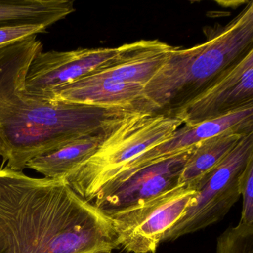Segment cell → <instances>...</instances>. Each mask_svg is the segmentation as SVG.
Returning a JSON list of instances; mask_svg holds the SVG:
<instances>
[{
	"mask_svg": "<svg viewBox=\"0 0 253 253\" xmlns=\"http://www.w3.org/2000/svg\"><path fill=\"white\" fill-rule=\"evenodd\" d=\"M205 42L174 47L143 86L140 109L173 115L207 89L231 65L253 49V2L225 26L207 29Z\"/></svg>",
	"mask_w": 253,
	"mask_h": 253,
	"instance_id": "3",
	"label": "cell"
},
{
	"mask_svg": "<svg viewBox=\"0 0 253 253\" xmlns=\"http://www.w3.org/2000/svg\"><path fill=\"white\" fill-rule=\"evenodd\" d=\"M143 85L93 73L54 91L51 100L118 110H140Z\"/></svg>",
	"mask_w": 253,
	"mask_h": 253,
	"instance_id": "11",
	"label": "cell"
},
{
	"mask_svg": "<svg viewBox=\"0 0 253 253\" xmlns=\"http://www.w3.org/2000/svg\"><path fill=\"white\" fill-rule=\"evenodd\" d=\"M216 253H253V225L238 223L217 238Z\"/></svg>",
	"mask_w": 253,
	"mask_h": 253,
	"instance_id": "16",
	"label": "cell"
},
{
	"mask_svg": "<svg viewBox=\"0 0 253 253\" xmlns=\"http://www.w3.org/2000/svg\"><path fill=\"white\" fill-rule=\"evenodd\" d=\"M253 159V131L244 134L226 158L210 171L180 218L164 234L171 241L220 221L239 199V179Z\"/></svg>",
	"mask_w": 253,
	"mask_h": 253,
	"instance_id": "5",
	"label": "cell"
},
{
	"mask_svg": "<svg viewBox=\"0 0 253 253\" xmlns=\"http://www.w3.org/2000/svg\"><path fill=\"white\" fill-rule=\"evenodd\" d=\"M196 191L183 185L107 214L119 247L131 253H155L164 234L180 218Z\"/></svg>",
	"mask_w": 253,
	"mask_h": 253,
	"instance_id": "6",
	"label": "cell"
},
{
	"mask_svg": "<svg viewBox=\"0 0 253 253\" xmlns=\"http://www.w3.org/2000/svg\"><path fill=\"white\" fill-rule=\"evenodd\" d=\"M253 105V49L231 65L193 100L173 115L186 125L215 119Z\"/></svg>",
	"mask_w": 253,
	"mask_h": 253,
	"instance_id": "9",
	"label": "cell"
},
{
	"mask_svg": "<svg viewBox=\"0 0 253 253\" xmlns=\"http://www.w3.org/2000/svg\"><path fill=\"white\" fill-rule=\"evenodd\" d=\"M243 206L240 223L253 225V159L249 162L239 179Z\"/></svg>",
	"mask_w": 253,
	"mask_h": 253,
	"instance_id": "17",
	"label": "cell"
},
{
	"mask_svg": "<svg viewBox=\"0 0 253 253\" xmlns=\"http://www.w3.org/2000/svg\"><path fill=\"white\" fill-rule=\"evenodd\" d=\"M250 131L228 130L197 144L182 170L179 184L196 190L204 177L226 158L241 137Z\"/></svg>",
	"mask_w": 253,
	"mask_h": 253,
	"instance_id": "13",
	"label": "cell"
},
{
	"mask_svg": "<svg viewBox=\"0 0 253 253\" xmlns=\"http://www.w3.org/2000/svg\"><path fill=\"white\" fill-rule=\"evenodd\" d=\"M183 125L168 140L143 152L127 164L114 177H124L140 169L180 155L190 150L203 140L228 130L253 131V105L241 108L215 119L192 125Z\"/></svg>",
	"mask_w": 253,
	"mask_h": 253,
	"instance_id": "10",
	"label": "cell"
},
{
	"mask_svg": "<svg viewBox=\"0 0 253 253\" xmlns=\"http://www.w3.org/2000/svg\"><path fill=\"white\" fill-rule=\"evenodd\" d=\"M119 248L112 223L64 177L0 169V253H91Z\"/></svg>",
	"mask_w": 253,
	"mask_h": 253,
	"instance_id": "1",
	"label": "cell"
},
{
	"mask_svg": "<svg viewBox=\"0 0 253 253\" xmlns=\"http://www.w3.org/2000/svg\"><path fill=\"white\" fill-rule=\"evenodd\" d=\"M42 47L34 35L0 48V156L14 171H23L35 157L103 132L124 111L31 95L26 78Z\"/></svg>",
	"mask_w": 253,
	"mask_h": 253,
	"instance_id": "2",
	"label": "cell"
},
{
	"mask_svg": "<svg viewBox=\"0 0 253 253\" xmlns=\"http://www.w3.org/2000/svg\"><path fill=\"white\" fill-rule=\"evenodd\" d=\"M183 122L174 115L132 109L109 124L97 150L64 178L83 199L90 202L99 189L127 164L168 140Z\"/></svg>",
	"mask_w": 253,
	"mask_h": 253,
	"instance_id": "4",
	"label": "cell"
},
{
	"mask_svg": "<svg viewBox=\"0 0 253 253\" xmlns=\"http://www.w3.org/2000/svg\"><path fill=\"white\" fill-rule=\"evenodd\" d=\"M116 48L114 60L94 73L144 86L167 61L174 47L158 40H142Z\"/></svg>",
	"mask_w": 253,
	"mask_h": 253,
	"instance_id": "12",
	"label": "cell"
},
{
	"mask_svg": "<svg viewBox=\"0 0 253 253\" xmlns=\"http://www.w3.org/2000/svg\"><path fill=\"white\" fill-rule=\"evenodd\" d=\"M106 129L35 157L27 163L26 168L35 170L46 178L64 177L94 154L103 140Z\"/></svg>",
	"mask_w": 253,
	"mask_h": 253,
	"instance_id": "15",
	"label": "cell"
},
{
	"mask_svg": "<svg viewBox=\"0 0 253 253\" xmlns=\"http://www.w3.org/2000/svg\"><path fill=\"white\" fill-rule=\"evenodd\" d=\"M91 253H112V251L111 250H101V251L94 252Z\"/></svg>",
	"mask_w": 253,
	"mask_h": 253,
	"instance_id": "19",
	"label": "cell"
},
{
	"mask_svg": "<svg viewBox=\"0 0 253 253\" xmlns=\"http://www.w3.org/2000/svg\"><path fill=\"white\" fill-rule=\"evenodd\" d=\"M43 25H14L0 26V48L12 45L38 34L46 32Z\"/></svg>",
	"mask_w": 253,
	"mask_h": 253,
	"instance_id": "18",
	"label": "cell"
},
{
	"mask_svg": "<svg viewBox=\"0 0 253 253\" xmlns=\"http://www.w3.org/2000/svg\"><path fill=\"white\" fill-rule=\"evenodd\" d=\"M116 54V48L41 51L29 66L26 91L38 98L51 100L56 90L103 69Z\"/></svg>",
	"mask_w": 253,
	"mask_h": 253,
	"instance_id": "8",
	"label": "cell"
},
{
	"mask_svg": "<svg viewBox=\"0 0 253 253\" xmlns=\"http://www.w3.org/2000/svg\"><path fill=\"white\" fill-rule=\"evenodd\" d=\"M75 11L71 0H0V26L49 27Z\"/></svg>",
	"mask_w": 253,
	"mask_h": 253,
	"instance_id": "14",
	"label": "cell"
},
{
	"mask_svg": "<svg viewBox=\"0 0 253 253\" xmlns=\"http://www.w3.org/2000/svg\"><path fill=\"white\" fill-rule=\"evenodd\" d=\"M194 148L124 177L111 179L90 203L107 215L174 189L180 185V174Z\"/></svg>",
	"mask_w": 253,
	"mask_h": 253,
	"instance_id": "7",
	"label": "cell"
}]
</instances>
